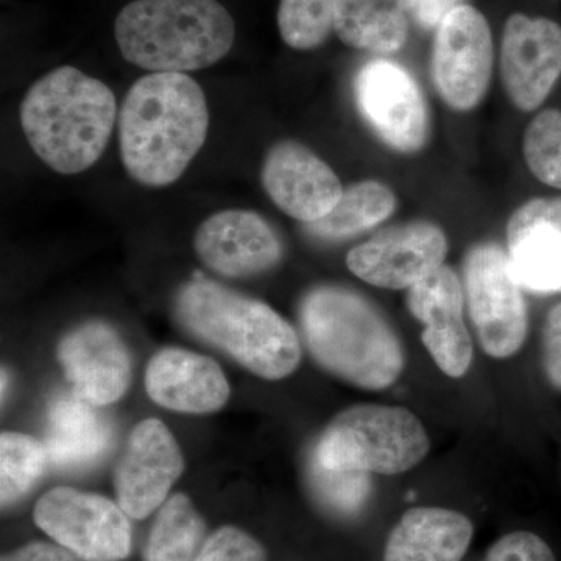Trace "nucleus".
I'll list each match as a JSON object with an SVG mask.
<instances>
[{
	"label": "nucleus",
	"instance_id": "obj_1",
	"mask_svg": "<svg viewBox=\"0 0 561 561\" xmlns=\"http://www.w3.org/2000/svg\"><path fill=\"white\" fill-rule=\"evenodd\" d=\"M208 128L205 92L192 77L180 72L140 77L119 113L122 162L144 186H171L202 150Z\"/></svg>",
	"mask_w": 561,
	"mask_h": 561
},
{
	"label": "nucleus",
	"instance_id": "obj_2",
	"mask_svg": "<svg viewBox=\"0 0 561 561\" xmlns=\"http://www.w3.org/2000/svg\"><path fill=\"white\" fill-rule=\"evenodd\" d=\"M300 324L317 364L351 386L387 390L404 371L400 337L383 313L357 291L339 286L308 291Z\"/></svg>",
	"mask_w": 561,
	"mask_h": 561
},
{
	"label": "nucleus",
	"instance_id": "obj_3",
	"mask_svg": "<svg viewBox=\"0 0 561 561\" xmlns=\"http://www.w3.org/2000/svg\"><path fill=\"white\" fill-rule=\"evenodd\" d=\"M116 119L113 91L72 66L41 77L21 105V127L32 150L62 175L88 171L101 160Z\"/></svg>",
	"mask_w": 561,
	"mask_h": 561
},
{
	"label": "nucleus",
	"instance_id": "obj_4",
	"mask_svg": "<svg viewBox=\"0 0 561 561\" xmlns=\"http://www.w3.org/2000/svg\"><path fill=\"white\" fill-rule=\"evenodd\" d=\"M175 309L187 331L260 378L279 381L300 365L297 332L265 302L197 276L181 287Z\"/></svg>",
	"mask_w": 561,
	"mask_h": 561
},
{
	"label": "nucleus",
	"instance_id": "obj_5",
	"mask_svg": "<svg viewBox=\"0 0 561 561\" xmlns=\"http://www.w3.org/2000/svg\"><path fill=\"white\" fill-rule=\"evenodd\" d=\"M122 57L150 72H191L230 54L236 27L217 0H133L114 24Z\"/></svg>",
	"mask_w": 561,
	"mask_h": 561
},
{
	"label": "nucleus",
	"instance_id": "obj_6",
	"mask_svg": "<svg viewBox=\"0 0 561 561\" xmlns=\"http://www.w3.org/2000/svg\"><path fill=\"white\" fill-rule=\"evenodd\" d=\"M430 451V435L409 409L357 404L324 427L312 457L327 470L398 476L413 470Z\"/></svg>",
	"mask_w": 561,
	"mask_h": 561
},
{
	"label": "nucleus",
	"instance_id": "obj_7",
	"mask_svg": "<svg viewBox=\"0 0 561 561\" xmlns=\"http://www.w3.org/2000/svg\"><path fill=\"white\" fill-rule=\"evenodd\" d=\"M463 291L483 353L493 359L519 353L529 332V311L507 251L494 242L472 245L463 257Z\"/></svg>",
	"mask_w": 561,
	"mask_h": 561
},
{
	"label": "nucleus",
	"instance_id": "obj_8",
	"mask_svg": "<svg viewBox=\"0 0 561 561\" xmlns=\"http://www.w3.org/2000/svg\"><path fill=\"white\" fill-rule=\"evenodd\" d=\"M121 505L99 494L55 489L35 507V523L84 561H121L131 551V527Z\"/></svg>",
	"mask_w": 561,
	"mask_h": 561
},
{
	"label": "nucleus",
	"instance_id": "obj_9",
	"mask_svg": "<svg viewBox=\"0 0 561 561\" xmlns=\"http://www.w3.org/2000/svg\"><path fill=\"white\" fill-rule=\"evenodd\" d=\"M432 80L449 108L474 110L489 91L494 49L490 24L481 11L465 5L435 28Z\"/></svg>",
	"mask_w": 561,
	"mask_h": 561
},
{
	"label": "nucleus",
	"instance_id": "obj_10",
	"mask_svg": "<svg viewBox=\"0 0 561 561\" xmlns=\"http://www.w3.org/2000/svg\"><path fill=\"white\" fill-rule=\"evenodd\" d=\"M357 108L390 149L415 153L431 133L430 110L415 79L397 62L373 60L354 80Z\"/></svg>",
	"mask_w": 561,
	"mask_h": 561
},
{
	"label": "nucleus",
	"instance_id": "obj_11",
	"mask_svg": "<svg viewBox=\"0 0 561 561\" xmlns=\"http://www.w3.org/2000/svg\"><path fill=\"white\" fill-rule=\"evenodd\" d=\"M448 238L432 221H411L382 230L357 245L346 265L357 278L379 289H411L445 265Z\"/></svg>",
	"mask_w": 561,
	"mask_h": 561
},
{
	"label": "nucleus",
	"instance_id": "obj_12",
	"mask_svg": "<svg viewBox=\"0 0 561 561\" xmlns=\"http://www.w3.org/2000/svg\"><path fill=\"white\" fill-rule=\"evenodd\" d=\"M501 79L516 108H540L561 77V27L548 18L515 13L505 22Z\"/></svg>",
	"mask_w": 561,
	"mask_h": 561
},
{
	"label": "nucleus",
	"instance_id": "obj_13",
	"mask_svg": "<svg viewBox=\"0 0 561 561\" xmlns=\"http://www.w3.org/2000/svg\"><path fill=\"white\" fill-rule=\"evenodd\" d=\"M183 470V454L171 431L160 420L140 421L114 472L122 511L130 518H147L164 504Z\"/></svg>",
	"mask_w": 561,
	"mask_h": 561
},
{
	"label": "nucleus",
	"instance_id": "obj_14",
	"mask_svg": "<svg viewBox=\"0 0 561 561\" xmlns=\"http://www.w3.org/2000/svg\"><path fill=\"white\" fill-rule=\"evenodd\" d=\"M408 308L424 324L421 342L435 365L453 379L471 368L474 350L465 323L463 284L448 265H442L408 290Z\"/></svg>",
	"mask_w": 561,
	"mask_h": 561
},
{
	"label": "nucleus",
	"instance_id": "obj_15",
	"mask_svg": "<svg viewBox=\"0 0 561 561\" xmlns=\"http://www.w3.org/2000/svg\"><path fill=\"white\" fill-rule=\"evenodd\" d=\"M194 249L209 271L236 279L272 271L283 257V243L271 225L242 209L221 210L203 221Z\"/></svg>",
	"mask_w": 561,
	"mask_h": 561
},
{
	"label": "nucleus",
	"instance_id": "obj_16",
	"mask_svg": "<svg viewBox=\"0 0 561 561\" xmlns=\"http://www.w3.org/2000/svg\"><path fill=\"white\" fill-rule=\"evenodd\" d=\"M262 184L278 209L302 224L323 219L343 195L330 165L297 140H280L268 150Z\"/></svg>",
	"mask_w": 561,
	"mask_h": 561
},
{
	"label": "nucleus",
	"instance_id": "obj_17",
	"mask_svg": "<svg viewBox=\"0 0 561 561\" xmlns=\"http://www.w3.org/2000/svg\"><path fill=\"white\" fill-rule=\"evenodd\" d=\"M58 360L73 393L92 404L121 400L130 386V351L103 321H90L70 331L58 346Z\"/></svg>",
	"mask_w": 561,
	"mask_h": 561
},
{
	"label": "nucleus",
	"instance_id": "obj_18",
	"mask_svg": "<svg viewBox=\"0 0 561 561\" xmlns=\"http://www.w3.org/2000/svg\"><path fill=\"white\" fill-rule=\"evenodd\" d=\"M507 254L523 289L561 295V197L534 198L512 214Z\"/></svg>",
	"mask_w": 561,
	"mask_h": 561
},
{
	"label": "nucleus",
	"instance_id": "obj_19",
	"mask_svg": "<svg viewBox=\"0 0 561 561\" xmlns=\"http://www.w3.org/2000/svg\"><path fill=\"white\" fill-rule=\"evenodd\" d=\"M146 390L161 408L192 415L220 411L230 398L217 362L183 348H164L151 357Z\"/></svg>",
	"mask_w": 561,
	"mask_h": 561
},
{
	"label": "nucleus",
	"instance_id": "obj_20",
	"mask_svg": "<svg viewBox=\"0 0 561 561\" xmlns=\"http://www.w3.org/2000/svg\"><path fill=\"white\" fill-rule=\"evenodd\" d=\"M99 405L77 393L55 398L47 409L44 446L55 467L81 471L94 467L111 451L114 432Z\"/></svg>",
	"mask_w": 561,
	"mask_h": 561
},
{
	"label": "nucleus",
	"instance_id": "obj_21",
	"mask_svg": "<svg viewBox=\"0 0 561 561\" xmlns=\"http://www.w3.org/2000/svg\"><path fill=\"white\" fill-rule=\"evenodd\" d=\"M474 535L463 513L440 507H415L391 529L383 561H461Z\"/></svg>",
	"mask_w": 561,
	"mask_h": 561
},
{
	"label": "nucleus",
	"instance_id": "obj_22",
	"mask_svg": "<svg viewBox=\"0 0 561 561\" xmlns=\"http://www.w3.org/2000/svg\"><path fill=\"white\" fill-rule=\"evenodd\" d=\"M416 0H337L334 32L353 49L393 54L408 43Z\"/></svg>",
	"mask_w": 561,
	"mask_h": 561
},
{
	"label": "nucleus",
	"instance_id": "obj_23",
	"mask_svg": "<svg viewBox=\"0 0 561 561\" xmlns=\"http://www.w3.org/2000/svg\"><path fill=\"white\" fill-rule=\"evenodd\" d=\"M397 208L393 191L381 181L367 180L351 184L341 201L323 219L306 224V231L316 238L337 241L378 227Z\"/></svg>",
	"mask_w": 561,
	"mask_h": 561
},
{
	"label": "nucleus",
	"instance_id": "obj_24",
	"mask_svg": "<svg viewBox=\"0 0 561 561\" xmlns=\"http://www.w3.org/2000/svg\"><path fill=\"white\" fill-rule=\"evenodd\" d=\"M205 534V523L190 497L173 494L158 513L147 540L146 561H194Z\"/></svg>",
	"mask_w": 561,
	"mask_h": 561
},
{
	"label": "nucleus",
	"instance_id": "obj_25",
	"mask_svg": "<svg viewBox=\"0 0 561 561\" xmlns=\"http://www.w3.org/2000/svg\"><path fill=\"white\" fill-rule=\"evenodd\" d=\"M46 446L36 438L18 432H3L0 437V500L9 507L21 500L46 470Z\"/></svg>",
	"mask_w": 561,
	"mask_h": 561
},
{
	"label": "nucleus",
	"instance_id": "obj_26",
	"mask_svg": "<svg viewBox=\"0 0 561 561\" xmlns=\"http://www.w3.org/2000/svg\"><path fill=\"white\" fill-rule=\"evenodd\" d=\"M337 0H279L280 38L295 50L321 46L334 31Z\"/></svg>",
	"mask_w": 561,
	"mask_h": 561
},
{
	"label": "nucleus",
	"instance_id": "obj_27",
	"mask_svg": "<svg viewBox=\"0 0 561 561\" xmlns=\"http://www.w3.org/2000/svg\"><path fill=\"white\" fill-rule=\"evenodd\" d=\"M308 479L313 496L332 515H357L370 500L371 479L365 472L327 470L311 457Z\"/></svg>",
	"mask_w": 561,
	"mask_h": 561
},
{
	"label": "nucleus",
	"instance_id": "obj_28",
	"mask_svg": "<svg viewBox=\"0 0 561 561\" xmlns=\"http://www.w3.org/2000/svg\"><path fill=\"white\" fill-rule=\"evenodd\" d=\"M523 151L534 176L561 191L560 110H545L534 117L524 135Z\"/></svg>",
	"mask_w": 561,
	"mask_h": 561
},
{
	"label": "nucleus",
	"instance_id": "obj_29",
	"mask_svg": "<svg viewBox=\"0 0 561 561\" xmlns=\"http://www.w3.org/2000/svg\"><path fill=\"white\" fill-rule=\"evenodd\" d=\"M265 549L238 527H221L202 546L194 561H265Z\"/></svg>",
	"mask_w": 561,
	"mask_h": 561
},
{
	"label": "nucleus",
	"instance_id": "obj_30",
	"mask_svg": "<svg viewBox=\"0 0 561 561\" xmlns=\"http://www.w3.org/2000/svg\"><path fill=\"white\" fill-rule=\"evenodd\" d=\"M483 561H557L548 542L531 531H512L500 538Z\"/></svg>",
	"mask_w": 561,
	"mask_h": 561
},
{
	"label": "nucleus",
	"instance_id": "obj_31",
	"mask_svg": "<svg viewBox=\"0 0 561 561\" xmlns=\"http://www.w3.org/2000/svg\"><path fill=\"white\" fill-rule=\"evenodd\" d=\"M541 367L549 386L561 391V301L549 309L542 324Z\"/></svg>",
	"mask_w": 561,
	"mask_h": 561
},
{
	"label": "nucleus",
	"instance_id": "obj_32",
	"mask_svg": "<svg viewBox=\"0 0 561 561\" xmlns=\"http://www.w3.org/2000/svg\"><path fill=\"white\" fill-rule=\"evenodd\" d=\"M465 0H416L415 21L421 27L437 28L451 11L465 5Z\"/></svg>",
	"mask_w": 561,
	"mask_h": 561
},
{
	"label": "nucleus",
	"instance_id": "obj_33",
	"mask_svg": "<svg viewBox=\"0 0 561 561\" xmlns=\"http://www.w3.org/2000/svg\"><path fill=\"white\" fill-rule=\"evenodd\" d=\"M2 561H76L62 546L49 545V542H31L3 556Z\"/></svg>",
	"mask_w": 561,
	"mask_h": 561
}]
</instances>
